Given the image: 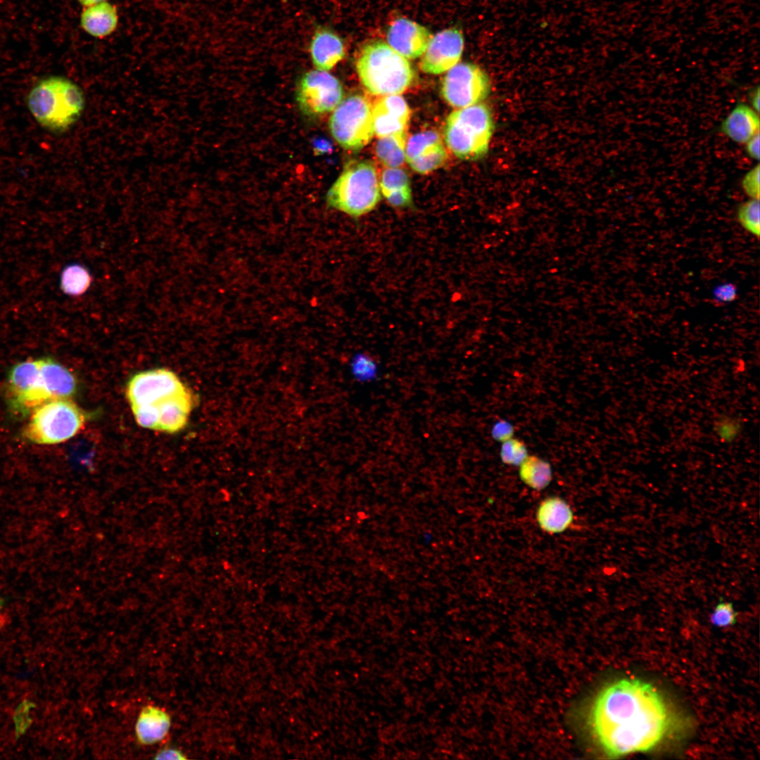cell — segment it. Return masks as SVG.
Here are the masks:
<instances>
[{"label":"cell","mask_w":760,"mask_h":760,"mask_svg":"<svg viewBox=\"0 0 760 760\" xmlns=\"http://www.w3.org/2000/svg\"><path fill=\"white\" fill-rule=\"evenodd\" d=\"M356 70L362 85L374 95H399L414 77L407 59L382 41H372L362 47Z\"/></svg>","instance_id":"4"},{"label":"cell","mask_w":760,"mask_h":760,"mask_svg":"<svg viewBox=\"0 0 760 760\" xmlns=\"http://www.w3.org/2000/svg\"><path fill=\"white\" fill-rule=\"evenodd\" d=\"M89 271L82 265L71 264L62 271L61 287L62 291L70 296H80L84 293L91 284Z\"/></svg>","instance_id":"23"},{"label":"cell","mask_w":760,"mask_h":760,"mask_svg":"<svg viewBox=\"0 0 760 760\" xmlns=\"http://www.w3.org/2000/svg\"><path fill=\"white\" fill-rule=\"evenodd\" d=\"M6 388L11 410L25 415L47 401L70 398L77 391V381L62 364L44 357L15 365L8 373Z\"/></svg>","instance_id":"2"},{"label":"cell","mask_w":760,"mask_h":760,"mask_svg":"<svg viewBox=\"0 0 760 760\" xmlns=\"http://www.w3.org/2000/svg\"><path fill=\"white\" fill-rule=\"evenodd\" d=\"M737 612L730 602L720 600L710 615L711 623L718 628L734 625L737 621Z\"/></svg>","instance_id":"31"},{"label":"cell","mask_w":760,"mask_h":760,"mask_svg":"<svg viewBox=\"0 0 760 760\" xmlns=\"http://www.w3.org/2000/svg\"><path fill=\"white\" fill-rule=\"evenodd\" d=\"M493 437L502 442L512 437L513 428L506 422H500L493 429Z\"/></svg>","instance_id":"36"},{"label":"cell","mask_w":760,"mask_h":760,"mask_svg":"<svg viewBox=\"0 0 760 760\" xmlns=\"http://www.w3.org/2000/svg\"><path fill=\"white\" fill-rule=\"evenodd\" d=\"M441 144V138L436 131L426 130L416 133L407 140L405 160L410 163Z\"/></svg>","instance_id":"24"},{"label":"cell","mask_w":760,"mask_h":760,"mask_svg":"<svg viewBox=\"0 0 760 760\" xmlns=\"http://www.w3.org/2000/svg\"><path fill=\"white\" fill-rule=\"evenodd\" d=\"M155 404L159 415L158 431L174 433L186 426L195 400L190 390L186 387Z\"/></svg>","instance_id":"15"},{"label":"cell","mask_w":760,"mask_h":760,"mask_svg":"<svg viewBox=\"0 0 760 760\" xmlns=\"http://www.w3.org/2000/svg\"><path fill=\"white\" fill-rule=\"evenodd\" d=\"M493 129L490 108L479 103L450 113L444 127L445 141L460 159L474 160L487 153Z\"/></svg>","instance_id":"5"},{"label":"cell","mask_w":760,"mask_h":760,"mask_svg":"<svg viewBox=\"0 0 760 760\" xmlns=\"http://www.w3.org/2000/svg\"><path fill=\"white\" fill-rule=\"evenodd\" d=\"M432 36L422 25L398 18L389 26L386 38L389 46L403 57L414 59L425 52Z\"/></svg>","instance_id":"13"},{"label":"cell","mask_w":760,"mask_h":760,"mask_svg":"<svg viewBox=\"0 0 760 760\" xmlns=\"http://www.w3.org/2000/svg\"><path fill=\"white\" fill-rule=\"evenodd\" d=\"M582 737L608 758L647 752L659 747L675 726V716L652 683L636 678L609 681L576 709Z\"/></svg>","instance_id":"1"},{"label":"cell","mask_w":760,"mask_h":760,"mask_svg":"<svg viewBox=\"0 0 760 760\" xmlns=\"http://www.w3.org/2000/svg\"><path fill=\"white\" fill-rule=\"evenodd\" d=\"M714 297L721 302H730L736 297V289L730 284H723L715 289Z\"/></svg>","instance_id":"35"},{"label":"cell","mask_w":760,"mask_h":760,"mask_svg":"<svg viewBox=\"0 0 760 760\" xmlns=\"http://www.w3.org/2000/svg\"><path fill=\"white\" fill-rule=\"evenodd\" d=\"M327 205L354 219L373 210L381 199L374 165L362 160L346 167L327 194Z\"/></svg>","instance_id":"6"},{"label":"cell","mask_w":760,"mask_h":760,"mask_svg":"<svg viewBox=\"0 0 760 760\" xmlns=\"http://www.w3.org/2000/svg\"><path fill=\"white\" fill-rule=\"evenodd\" d=\"M737 220L747 231L759 237L760 232L759 200L752 198L742 203L737 210Z\"/></svg>","instance_id":"28"},{"label":"cell","mask_w":760,"mask_h":760,"mask_svg":"<svg viewBox=\"0 0 760 760\" xmlns=\"http://www.w3.org/2000/svg\"><path fill=\"white\" fill-rule=\"evenodd\" d=\"M23 436L38 445H54L74 437L84 426L86 415L75 403L66 399L47 401L34 408Z\"/></svg>","instance_id":"7"},{"label":"cell","mask_w":760,"mask_h":760,"mask_svg":"<svg viewBox=\"0 0 760 760\" xmlns=\"http://www.w3.org/2000/svg\"><path fill=\"white\" fill-rule=\"evenodd\" d=\"M119 15L117 6L105 1L84 7L80 17L82 29L92 37L103 39L118 28Z\"/></svg>","instance_id":"19"},{"label":"cell","mask_w":760,"mask_h":760,"mask_svg":"<svg viewBox=\"0 0 760 760\" xmlns=\"http://www.w3.org/2000/svg\"><path fill=\"white\" fill-rule=\"evenodd\" d=\"M186 386L173 372L158 368L134 374L128 381L126 396L131 407L153 404Z\"/></svg>","instance_id":"11"},{"label":"cell","mask_w":760,"mask_h":760,"mask_svg":"<svg viewBox=\"0 0 760 760\" xmlns=\"http://www.w3.org/2000/svg\"><path fill=\"white\" fill-rule=\"evenodd\" d=\"M136 422L141 427L158 431V410L153 404L131 407Z\"/></svg>","instance_id":"32"},{"label":"cell","mask_w":760,"mask_h":760,"mask_svg":"<svg viewBox=\"0 0 760 760\" xmlns=\"http://www.w3.org/2000/svg\"><path fill=\"white\" fill-rule=\"evenodd\" d=\"M309 51L315 67L324 71L332 69L345 56L341 38L324 27L315 30L310 42Z\"/></svg>","instance_id":"17"},{"label":"cell","mask_w":760,"mask_h":760,"mask_svg":"<svg viewBox=\"0 0 760 760\" xmlns=\"http://www.w3.org/2000/svg\"><path fill=\"white\" fill-rule=\"evenodd\" d=\"M464 49V37L460 29L451 27L431 37L420 61L421 70L438 75L455 66L460 60Z\"/></svg>","instance_id":"12"},{"label":"cell","mask_w":760,"mask_h":760,"mask_svg":"<svg viewBox=\"0 0 760 760\" xmlns=\"http://www.w3.org/2000/svg\"><path fill=\"white\" fill-rule=\"evenodd\" d=\"M448 153L441 144L425 152L408 163L413 170L419 174H427L439 167L445 162Z\"/></svg>","instance_id":"25"},{"label":"cell","mask_w":760,"mask_h":760,"mask_svg":"<svg viewBox=\"0 0 760 760\" xmlns=\"http://www.w3.org/2000/svg\"><path fill=\"white\" fill-rule=\"evenodd\" d=\"M374 134L379 138L407 131L410 110L400 95H387L379 99L372 107Z\"/></svg>","instance_id":"14"},{"label":"cell","mask_w":760,"mask_h":760,"mask_svg":"<svg viewBox=\"0 0 760 760\" xmlns=\"http://www.w3.org/2000/svg\"><path fill=\"white\" fill-rule=\"evenodd\" d=\"M350 365L354 378L360 382L372 381L379 376L378 364L367 354L360 353L354 355Z\"/></svg>","instance_id":"27"},{"label":"cell","mask_w":760,"mask_h":760,"mask_svg":"<svg viewBox=\"0 0 760 760\" xmlns=\"http://www.w3.org/2000/svg\"><path fill=\"white\" fill-rule=\"evenodd\" d=\"M500 456L501 461L504 464L511 466H519L528 456V454L524 442L512 437L502 441Z\"/></svg>","instance_id":"29"},{"label":"cell","mask_w":760,"mask_h":760,"mask_svg":"<svg viewBox=\"0 0 760 760\" xmlns=\"http://www.w3.org/2000/svg\"><path fill=\"white\" fill-rule=\"evenodd\" d=\"M343 89L340 81L327 71L312 70L300 78L296 99L301 110L315 116L334 110L341 102Z\"/></svg>","instance_id":"10"},{"label":"cell","mask_w":760,"mask_h":760,"mask_svg":"<svg viewBox=\"0 0 760 760\" xmlns=\"http://www.w3.org/2000/svg\"><path fill=\"white\" fill-rule=\"evenodd\" d=\"M171 723V716L165 709L154 705L144 706L135 723L138 743L152 745L160 742L167 735Z\"/></svg>","instance_id":"18"},{"label":"cell","mask_w":760,"mask_h":760,"mask_svg":"<svg viewBox=\"0 0 760 760\" xmlns=\"http://www.w3.org/2000/svg\"><path fill=\"white\" fill-rule=\"evenodd\" d=\"M490 90L487 73L476 64L463 62L447 71L441 93L449 105L462 108L479 103L488 96Z\"/></svg>","instance_id":"9"},{"label":"cell","mask_w":760,"mask_h":760,"mask_svg":"<svg viewBox=\"0 0 760 760\" xmlns=\"http://www.w3.org/2000/svg\"><path fill=\"white\" fill-rule=\"evenodd\" d=\"M410 186L407 172L399 167H387L381 174L379 182L380 190L383 196L387 194Z\"/></svg>","instance_id":"30"},{"label":"cell","mask_w":760,"mask_h":760,"mask_svg":"<svg viewBox=\"0 0 760 760\" xmlns=\"http://www.w3.org/2000/svg\"><path fill=\"white\" fill-rule=\"evenodd\" d=\"M519 467L520 479L531 489L542 490L546 488L552 480L551 465L537 456L528 455Z\"/></svg>","instance_id":"21"},{"label":"cell","mask_w":760,"mask_h":760,"mask_svg":"<svg viewBox=\"0 0 760 760\" xmlns=\"http://www.w3.org/2000/svg\"><path fill=\"white\" fill-rule=\"evenodd\" d=\"M34 120L53 132H63L80 118L84 108L82 89L72 80L52 75L39 80L27 96Z\"/></svg>","instance_id":"3"},{"label":"cell","mask_w":760,"mask_h":760,"mask_svg":"<svg viewBox=\"0 0 760 760\" xmlns=\"http://www.w3.org/2000/svg\"><path fill=\"white\" fill-rule=\"evenodd\" d=\"M186 758L181 750L169 746L162 748L154 756L156 759H185Z\"/></svg>","instance_id":"37"},{"label":"cell","mask_w":760,"mask_h":760,"mask_svg":"<svg viewBox=\"0 0 760 760\" xmlns=\"http://www.w3.org/2000/svg\"><path fill=\"white\" fill-rule=\"evenodd\" d=\"M329 127L334 139L343 148H362L374 134L369 101L361 94L346 97L334 110Z\"/></svg>","instance_id":"8"},{"label":"cell","mask_w":760,"mask_h":760,"mask_svg":"<svg viewBox=\"0 0 760 760\" xmlns=\"http://www.w3.org/2000/svg\"><path fill=\"white\" fill-rule=\"evenodd\" d=\"M2 604H3V602H2V600H1V599H0V608H1V607L2 606Z\"/></svg>","instance_id":"41"},{"label":"cell","mask_w":760,"mask_h":760,"mask_svg":"<svg viewBox=\"0 0 760 760\" xmlns=\"http://www.w3.org/2000/svg\"><path fill=\"white\" fill-rule=\"evenodd\" d=\"M759 125L758 113L747 105L740 103L723 121L721 130L733 141L746 144L759 133Z\"/></svg>","instance_id":"20"},{"label":"cell","mask_w":760,"mask_h":760,"mask_svg":"<svg viewBox=\"0 0 760 760\" xmlns=\"http://www.w3.org/2000/svg\"><path fill=\"white\" fill-rule=\"evenodd\" d=\"M536 520L545 533L554 535L565 532L573 524L574 514L571 505L562 498L549 496L539 503Z\"/></svg>","instance_id":"16"},{"label":"cell","mask_w":760,"mask_h":760,"mask_svg":"<svg viewBox=\"0 0 760 760\" xmlns=\"http://www.w3.org/2000/svg\"><path fill=\"white\" fill-rule=\"evenodd\" d=\"M742 186L747 196L752 198L759 200L760 167L759 164L745 175L742 181Z\"/></svg>","instance_id":"33"},{"label":"cell","mask_w":760,"mask_h":760,"mask_svg":"<svg viewBox=\"0 0 760 760\" xmlns=\"http://www.w3.org/2000/svg\"><path fill=\"white\" fill-rule=\"evenodd\" d=\"M759 97H760L759 87H757L756 89L752 94L751 103H752V108L756 112H757L758 113L759 112V106H760Z\"/></svg>","instance_id":"39"},{"label":"cell","mask_w":760,"mask_h":760,"mask_svg":"<svg viewBox=\"0 0 760 760\" xmlns=\"http://www.w3.org/2000/svg\"><path fill=\"white\" fill-rule=\"evenodd\" d=\"M388 203L394 208H403L412 204V196L410 186L393 191L384 196Z\"/></svg>","instance_id":"34"},{"label":"cell","mask_w":760,"mask_h":760,"mask_svg":"<svg viewBox=\"0 0 760 760\" xmlns=\"http://www.w3.org/2000/svg\"><path fill=\"white\" fill-rule=\"evenodd\" d=\"M759 133L754 136L746 144V151L749 156L755 160H759Z\"/></svg>","instance_id":"38"},{"label":"cell","mask_w":760,"mask_h":760,"mask_svg":"<svg viewBox=\"0 0 760 760\" xmlns=\"http://www.w3.org/2000/svg\"><path fill=\"white\" fill-rule=\"evenodd\" d=\"M406 131L379 137L375 153L379 160L388 167H398L405 160Z\"/></svg>","instance_id":"22"},{"label":"cell","mask_w":760,"mask_h":760,"mask_svg":"<svg viewBox=\"0 0 760 760\" xmlns=\"http://www.w3.org/2000/svg\"><path fill=\"white\" fill-rule=\"evenodd\" d=\"M83 7H87L108 0H77Z\"/></svg>","instance_id":"40"},{"label":"cell","mask_w":760,"mask_h":760,"mask_svg":"<svg viewBox=\"0 0 760 760\" xmlns=\"http://www.w3.org/2000/svg\"><path fill=\"white\" fill-rule=\"evenodd\" d=\"M743 423L741 419L730 414H722L714 422V431L716 437L723 443L735 442L741 435Z\"/></svg>","instance_id":"26"}]
</instances>
